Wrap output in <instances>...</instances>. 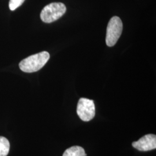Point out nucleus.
Returning <instances> with one entry per match:
<instances>
[{"instance_id":"39448f33","label":"nucleus","mask_w":156,"mask_h":156,"mask_svg":"<svg viewBox=\"0 0 156 156\" xmlns=\"http://www.w3.org/2000/svg\"><path fill=\"white\" fill-rule=\"evenodd\" d=\"M134 148L141 151H147L156 149V136L154 134H147L133 143Z\"/></svg>"},{"instance_id":"f257e3e1","label":"nucleus","mask_w":156,"mask_h":156,"mask_svg":"<svg viewBox=\"0 0 156 156\" xmlns=\"http://www.w3.org/2000/svg\"><path fill=\"white\" fill-rule=\"evenodd\" d=\"M50 55L47 51H42L23 59L19 64L20 69L27 73L37 72L48 62Z\"/></svg>"},{"instance_id":"423d86ee","label":"nucleus","mask_w":156,"mask_h":156,"mask_svg":"<svg viewBox=\"0 0 156 156\" xmlns=\"http://www.w3.org/2000/svg\"><path fill=\"white\" fill-rule=\"evenodd\" d=\"M87 154L85 153L83 148L78 146H72L64 151L62 156H86Z\"/></svg>"},{"instance_id":"7ed1b4c3","label":"nucleus","mask_w":156,"mask_h":156,"mask_svg":"<svg viewBox=\"0 0 156 156\" xmlns=\"http://www.w3.org/2000/svg\"><path fill=\"white\" fill-rule=\"evenodd\" d=\"M123 31V23L120 17L113 16L108 24L106 29V44L112 47L116 44Z\"/></svg>"},{"instance_id":"20e7f679","label":"nucleus","mask_w":156,"mask_h":156,"mask_svg":"<svg viewBox=\"0 0 156 156\" xmlns=\"http://www.w3.org/2000/svg\"><path fill=\"white\" fill-rule=\"evenodd\" d=\"M77 114L84 122H89L95 116V105L94 101L85 98H81L78 101Z\"/></svg>"},{"instance_id":"0eeeda50","label":"nucleus","mask_w":156,"mask_h":156,"mask_svg":"<svg viewBox=\"0 0 156 156\" xmlns=\"http://www.w3.org/2000/svg\"><path fill=\"white\" fill-rule=\"evenodd\" d=\"M10 149V144L5 137L0 136V156H7Z\"/></svg>"},{"instance_id":"6e6552de","label":"nucleus","mask_w":156,"mask_h":156,"mask_svg":"<svg viewBox=\"0 0 156 156\" xmlns=\"http://www.w3.org/2000/svg\"><path fill=\"white\" fill-rule=\"evenodd\" d=\"M25 0H9V7L11 11H14L22 5Z\"/></svg>"},{"instance_id":"f03ea898","label":"nucleus","mask_w":156,"mask_h":156,"mask_svg":"<svg viewBox=\"0 0 156 156\" xmlns=\"http://www.w3.org/2000/svg\"><path fill=\"white\" fill-rule=\"evenodd\" d=\"M67 8L62 2H52L45 6L40 16L44 22L50 23L62 17L66 12Z\"/></svg>"}]
</instances>
